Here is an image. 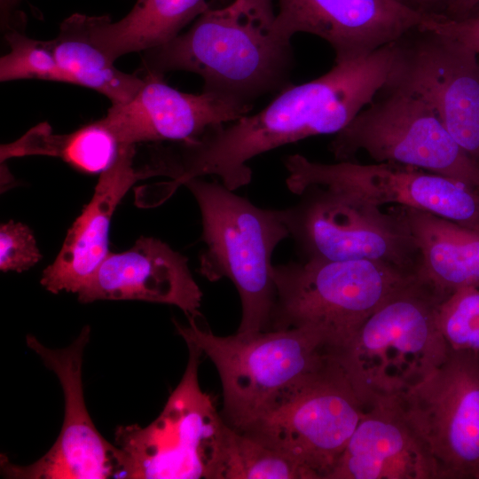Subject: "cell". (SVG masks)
I'll use <instances>...</instances> for the list:
<instances>
[{"label": "cell", "mask_w": 479, "mask_h": 479, "mask_svg": "<svg viewBox=\"0 0 479 479\" xmlns=\"http://www.w3.org/2000/svg\"><path fill=\"white\" fill-rule=\"evenodd\" d=\"M396 56L392 43L367 56L335 62L318 78L286 87L258 113L194 140L169 144L168 177L177 187L208 175L232 191L248 185L252 170L247 162L255 156L345 128L387 85Z\"/></svg>", "instance_id": "cell-1"}, {"label": "cell", "mask_w": 479, "mask_h": 479, "mask_svg": "<svg viewBox=\"0 0 479 479\" xmlns=\"http://www.w3.org/2000/svg\"><path fill=\"white\" fill-rule=\"evenodd\" d=\"M272 0H232L211 6L169 42L145 51V74L187 71L203 90L250 103L284 90L293 67L291 39L276 28Z\"/></svg>", "instance_id": "cell-2"}, {"label": "cell", "mask_w": 479, "mask_h": 479, "mask_svg": "<svg viewBox=\"0 0 479 479\" xmlns=\"http://www.w3.org/2000/svg\"><path fill=\"white\" fill-rule=\"evenodd\" d=\"M444 299L415 274L330 352L365 409L401 397L445 360L449 349L437 321Z\"/></svg>", "instance_id": "cell-3"}, {"label": "cell", "mask_w": 479, "mask_h": 479, "mask_svg": "<svg viewBox=\"0 0 479 479\" xmlns=\"http://www.w3.org/2000/svg\"><path fill=\"white\" fill-rule=\"evenodd\" d=\"M201 215L202 240L199 272L209 281L229 279L241 301L237 333L270 329L276 302L271 255L290 237L282 211L264 209L216 181L195 177L185 185Z\"/></svg>", "instance_id": "cell-4"}, {"label": "cell", "mask_w": 479, "mask_h": 479, "mask_svg": "<svg viewBox=\"0 0 479 479\" xmlns=\"http://www.w3.org/2000/svg\"><path fill=\"white\" fill-rule=\"evenodd\" d=\"M199 318H187L188 326L176 323L177 330L215 365L226 422L238 430L254 422L281 393L318 369L330 355L324 334L312 326L219 336L202 329Z\"/></svg>", "instance_id": "cell-5"}, {"label": "cell", "mask_w": 479, "mask_h": 479, "mask_svg": "<svg viewBox=\"0 0 479 479\" xmlns=\"http://www.w3.org/2000/svg\"><path fill=\"white\" fill-rule=\"evenodd\" d=\"M417 273L366 260H305L273 266L270 329L312 326L330 352L343 346L402 283Z\"/></svg>", "instance_id": "cell-6"}, {"label": "cell", "mask_w": 479, "mask_h": 479, "mask_svg": "<svg viewBox=\"0 0 479 479\" xmlns=\"http://www.w3.org/2000/svg\"><path fill=\"white\" fill-rule=\"evenodd\" d=\"M185 371L161 412L146 427L120 426L115 444L124 453L126 479H222L229 424L199 383L201 350L186 342Z\"/></svg>", "instance_id": "cell-7"}, {"label": "cell", "mask_w": 479, "mask_h": 479, "mask_svg": "<svg viewBox=\"0 0 479 479\" xmlns=\"http://www.w3.org/2000/svg\"><path fill=\"white\" fill-rule=\"evenodd\" d=\"M365 411L330 354L318 369L286 389L240 431L288 454L313 479H327Z\"/></svg>", "instance_id": "cell-8"}, {"label": "cell", "mask_w": 479, "mask_h": 479, "mask_svg": "<svg viewBox=\"0 0 479 479\" xmlns=\"http://www.w3.org/2000/svg\"><path fill=\"white\" fill-rule=\"evenodd\" d=\"M338 161L359 151L375 162L407 165L479 190V163L453 139L433 108L419 96L386 85L329 145Z\"/></svg>", "instance_id": "cell-9"}, {"label": "cell", "mask_w": 479, "mask_h": 479, "mask_svg": "<svg viewBox=\"0 0 479 479\" xmlns=\"http://www.w3.org/2000/svg\"><path fill=\"white\" fill-rule=\"evenodd\" d=\"M300 195L297 204L281 211L305 260H366L418 273L420 252L397 208L385 213L320 186H310Z\"/></svg>", "instance_id": "cell-10"}, {"label": "cell", "mask_w": 479, "mask_h": 479, "mask_svg": "<svg viewBox=\"0 0 479 479\" xmlns=\"http://www.w3.org/2000/svg\"><path fill=\"white\" fill-rule=\"evenodd\" d=\"M284 165L287 187L294 194L320 186L381 208L395 204L479 227V191L439 174L393 162L322 163L298 153L286 157Z\"/></svg>", "instance_id": "cell-11"}, {"label": "cell", "mask_w": 479, "mask_h": 479, "mask_svg": "<svg viewBox=\"0 0 479 479\" xmlns=\"http://www.w3.org/2000/svg\"><path fill=\"white\" fill-rule=\"evenodd\" d=\"M399 399L432 454L438 479H478L479 355L449 350Z\"/></svg>", "instance_id": "cell-12"}, {"label": "cell", "mask_w": 479, "mask_h": 479, "mask_svg": "<svg viewBox=\"0 0 479 479\" xmlns=\"http://www.w3.org/2000/svg\"><path fill=\"white\" fill-rule=\"evenodd\" d=\"M90 327L63 349H50L32 334L27 347L55 373L64 393L65 415L59 435L51 448L27 466L11 463L1 455V473L18 479H107L127 477L124 453L98 432L87 410L82 389V357Z\"/></svg>", "instance_id": "cell-13"}, {"label": "cell", "mask_w": 479, "mask_h": 479, "mask_svg": "<svg viewBox=\"0 0 479 479\" xmlns=\"http://www.w3.org/2000/svg\"><path fill=\"white\" fill-rule=\"evenodd\" d=\"M397 41L387 85L426 101L457 144L479 163L478 55L443 35L417 28Z\"/></svg>", "instance_id": "cell-14"}, {"label": "cell", "mask_w": 479, "mask_h": 479, "mask_svg": "<svg viewBox=\"0 0 479 479\" xmlns=\"http://www.w3.org/2000/svg\"><path fill=\"white\" fill-rule=\"evenodd\" d=\"M276 28L292 39L298 33L318 36L335 53V62L367 56L418 28L421 12L396 0H278Z\"/></svg>", "instance_id": "cell-15"}, {"label": "cell", "mask_w": 479, "mask_h": 479, "mask_svg": "<svg viewBox=\"0 0 479 479\" xmlns=\"http://www.w3.org/2000/svg\"><path fill=\"white\" fill-rule=\"evenodd\" d=\"M143 78V86L129 102L112 105L102 118L121 145L194 140L248 114L253 106L215 92L180 91L163 75L145 74Z\"/></svg>", "instance_id": "cell-16"}, {"label": "cell", "mask_w": 479, "mask_h": 479, "mask_svg": "<svg viewBox=\"0 0 479 479\" xmlns=\"http://www.w3.org/2000/svg\"><path fill=\"white\" fill-rule=\"evenodd\" d=\"M77 294L82 303L138 300L177 306L187 318L201 316L202 293L187 258L155 238L140 237L129 250L110 252Z\"/></svg>", "instance_id": "cell-17"}, {"label": "cell", "mask_w": 479, "mask_h": 479, "mask_svg": "<svg viewBox=\"0 0 479 479\" xmlns=\"http://www.w3.org/2000/svg\"><path fill=\"white\" fill-rule=\"evenodd\" d=\"M327 479H438L432 454L399 397L367 407Z\"/></svg>", "instance_id": "cell-18"}, {"label": "cell", "mask_w": 479, "mask_h": 479, "mask_svg": "<svg viewBox=\"0 0 479 479\" xmlns=\"http://www.w3.org/2000/svg\"><path fill=\"white\" fill-rule=\"evenodd\" d=\"M136 145H122L113 165L100 174L94 194L68 230L55 261L43 272L41 284L53 294L78 293L110 253L112 216L125 193L140 180Z\"/></svg>", "instance_id": "cell-19"}, {"label": "cell", "mask_w": 479, "mask_h": 479, "mask_svg": "<svg viewBox=\"0 0 479 479\" xmlns=\"http://www.w3.org/2000/svg\"><path fill=\"white\" fill-rule=\"evenodd\" d=\"M420 252L418 276L446 298L464 287H479V227L397 206Z\"/></svg>", "instance_id": "cell-20"}, {"label": "cell", "mask_w": 479, "mask_h": 479, "mask_svg": "<svg viewBox=\"0 0 479 479\" xmlns=\"http://www.w3.org/2000/svg\"><path fill=\"white\" fill-rule=\"evenodd\" d=\"M210 7L207 0H137L118 21L92 16L91 34L114 60L122 55L146 51L181 34V30Z\"/></svg>", "instance_id": "cell-21"}, {"label": "cell", "mask_w": 479, "mask_h": 479, "mask_svg": "<svg viewBox=\"0 0 479 479\" xmlns=\"http://www.w3.org/2000/svg\"><path fill=\"white\" fill-rule=\"evenodd\" d=\"M90 15L74 13L65 19L51 39L58 63L69 83L94 90L112 105L129 102L145 80L119 70L91 34Z\"/></svg>", "instance_id": "cell-22"}, {"label": "cell", "mask_w": 479, "mask_h": 479, "mask_svg": "<svg viewBox=\"0 0 479 479\" xmlns=\"http://www.w3.org/2000/svg\"><path fill=\"white\" fill-rule=\"evenodd\" d=\"M121 144L101 118L80 129L57 134L46 123H39L19 139L0 148L1 161L15 157L44 155L59 158L74 169L101 174L118 157Z\"/></svg>", "instance_id": "cell-23"}, {"label": "cell", "mask_w": 479, "mask_h": 479, "mask_svg": "<svg viewBox=\"0 0 479 479\" xmlns=\"http://www.w3.org/2000/svg\"><path fill=\"white\" fill-rule=\"evenodd\" d=\"M222 479H313L284 452L228 426L223 452Z\"/></svg>", "instance_id": "cell-24"}, {"label": "cell", "mask_w": 479, "mask_h": 479, "mask_svg": "<svg viewBox=\"0 0 479 479\" xmlns=\"http://www.w3.org/2000/svg\"><path fill=\"white\" fill-rule=\"evenodd\" d=\"M5 40L9 52L0 59V81L3 82L23 79L69 83L55 56L51 40L30 38L11 28Z\"/></svg>", "instance_id": "cell-25"}, {"label": "cell", "mask_w": 479, "mask_h": 479, "mask_svg": "<svg viewBox=\"0 0 479 479\" xmlns=\"http://www.w3.org/2000/svg\"><path fill=\"white\" fill-rule=\"evenodd\" d=\"M437 321L449 350L479 355V287H464L447 296Z\"/></svg>", "instance_id": "cell-26"}, {"label": "cell", "mask_w": 479, "mask_h": 479, "mask_svg": "<svg viewBox=\"0 0 479 479\" xmlns=\"http://www.w3.org/2000/svg\"><path fill=\"white\" fill-rule=\"evenodd\" d=\"M42 255L31 230L9 221L0 228V270L21 272L39 262Z\"/></svg>", "instance_id": "cell-27"}, {"label": "cell", "mask_w": 479, "mask_h": 479, "mask_svg": "<svg viewBox=\"0 0 479 479\" xmlns=\"http://www.w3.org/2000/svg\"><path fill=\"white\" fill-rule=\"evenodd\" d=\"M419 28L452 38L479 55V10L460 19L427 12Z\"/></svg>", "instance_id": "cell-28"}, {"label": "cell", "mask_w": 479, "mask_h": 479, "mask_svg": "<svg viewBox=\"0 0 479 479\" xmlns=\"http://www.w3.org/2000/svg\"><path fill=\"white\" fill-rule=\"evenodd\" d=\"M479 5V0H445L441 14L460 19L469 15Z\"/></svg>", "instance_id": "cell-29"}, {"label": "cell", "mask_w": 479, "mask_h": 479, "mask_svg": "<svg viewBox=\"0 0 479 479\" xmlns=\"http://www.w3.org/2000/svg\"><path fill=\"white\" fill-rule=\"evenodd\" d=\"M22 0H0L1 24L8 29L14 20L15 10Z\"/></svg>", "instance_id": "cell-30"}, {"label": "cell", "mask_w": 479, "mask_h": 479, "mask_svg": "<svg viewBox=\"0 0 479 479\" xmlns=\"http://www.w3.org/2000/svg\"><path fill=\"white\" fill-rule=\"evenodd\" d=\"M423 12H441L445 0H418Z\"/></svg>", "instance_id": "cell-31"}, {"label": "cell", "mask_w": 479, "mask_h": 479, "mask_svg": "<svg viewBox=\"0 0 479 479\" xmlns=\"http://www.w3.org/2000/svg\"><path fill=\"white\" fill-rule=\"evenodd\" d=\"M396 1L401 4H404L407 6H410L413 9L423 12L418 0H396Z\"/></svg>", "instance_id": "cell-32"}, {"label": "cell", "mask_w": 479, "mask_h": 479, "mask_svg": "<svg viewBox=\"0 0 479 479\" xmlns=\"http://www.w3.org/2000/svg\"><path fill=\"white\" fill-rule=\"evenodd\" d=\"M476 10H479V5H478L473 12H475V11H476Z\"/></svg>", "instance_id": "cell-33"}, {"label": "cell", "mask_w": 479, "mask_h": 479, "mask_svg": "<svg viewBox=\"0 0 479 479\" xmlns=\"http://www.w3.org/2000/svg\"><path fill=\"white\" fill-rule=\"evenodd\" d=\"M479 479V478H478Z\"/></svg>", "instance_id": "cell-34"}, {"label": "cell", "mask_w": 479, "mask_h": 479, "mask_svg": "<svg viewBox=\"0 0 479 479\" xmlns=\"http://www.w3.org/2000/svg\"><path fill=\"white\" fill-rule=\"evenodd\" d=\"M479 191V190H478Z\"/></svg>", "instance_id": "cell-35"}]
</instances>
